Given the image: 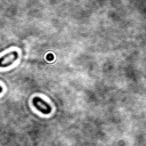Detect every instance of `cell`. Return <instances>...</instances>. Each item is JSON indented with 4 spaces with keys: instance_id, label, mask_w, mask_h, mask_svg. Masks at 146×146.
I'll list each match as a JSON object with an SVG mask.
<instances>
[{
    "instance_id": "cell-1",
    "label": "cell",
    "mask_w": 146,
    "mask_h": 146,
    "mask_svg": "<svg viewBox=\"0 0 146 146\" xmlns=\"http://www.w3.org/2000/svg\"><path fill=\"white\" fill-rule=\"evenodd\" d=\"M32 103H33V106L41 113L43 114H50L51 113V106L44 102L43 99H41L40 97H34L32 99Z\"/></svg>"
},
{
    "instance_id": "cell-2",
    "label": "cell",
    "mask_w": 146,
    "mask_h": 146,
    "mask_svg": "<svg viewBox=\"0 0 146 146\" xmlns=\"http://www.w3.org/2000/svg\"><path fill=\"white\" fill-rule=\"evenodd\" d=\"M17 58H18V52L17 51H11L9 54L3 55L2 57H0V67H8Z\"/></svg>"
},
{
    "instance_id": "cell-3",
    "label": "cell",
    "mask_w": 146,
    "mask_h": 146,
    "mask_svg": "<svg viewBox=\"0 0 146 146\" xmlns=\"http://www.w3.org/2000/svg\"><path fill=\"white\" fill-rule=\"evenodd\" d=\"M0 92H2V87L0 86Z\"/></svg>"
}]
</instances>
